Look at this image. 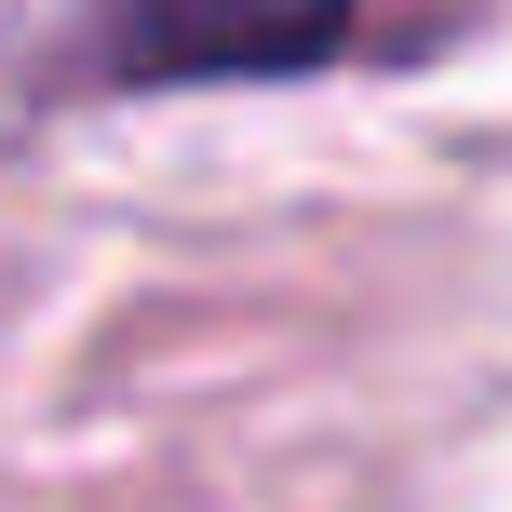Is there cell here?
Instances as JSON below:
<instances>
[{"label":"cell","mask_w":512,"mask_h":512,"mask_svg":"<svg viewBox=\"0 0 512 512\" xmlns=\"http://www.w3.org/2000/svg\"><path fill=\"white\" fill-rule=\"evenodd\" d=\"M351 27H364V0H122V68L270 81V68H324Z\"/></svg>","instance_id":"6da1fadb"}]
</instances>
